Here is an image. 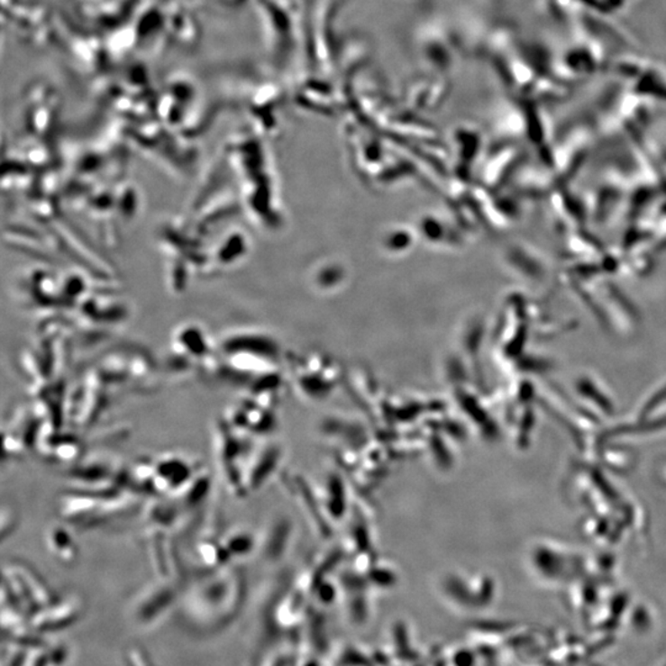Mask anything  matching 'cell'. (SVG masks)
<instances>
[{
  "mask_svg": "<svg viewBox=\"0 0 666 666\" xmlns=\"http://www.w3.org/2000/svg\"><path fill=\"white\" fill-rule=\"evenodd\" d=\"M214 461L221 484L233 497H246L243 483L244 448L243 433L233 430L223 416L214 421L212 428Z\"/></svg>",
  "mask_w": 666,
  "mask_h": 666,
  "instance_id": "cell-1",
  "label": "cell"
},
{
  "mask_svg": "<svg viewBox=\"0 0 666 666\" xmlns=\"http://www.w3.org/2000/svg\"><path fill=\"white\" fill-rule=\"evenodd\" d=\"M108 388L100 380L95 369L67 389L65 420L73 430L87 431L96 426L103 411L108 406Z\"/></svg>",
  "mask_w": 666,
  "mask_h": 666,
  "instance_id": "cell-2",
  "label": "cell"
},
{
  "mask_svg": "<svg viewBox=\"0 0 666 666\" xmlns=\"http://www.w3.org/2000/svg\"><path fill=\"white\" fill-rule=\"evenodd\" d=\"M202 467L188 455L166 452L153 458V491L155 497H172Z\"/></svg>",
  "mask_w": 666,
  "mask_h": 666,
  "instance_id": "cell-3",
  "label": "cell"
},
{
  "mask_svg": "<svg viewBox=\"0 0 666 666\" xmlns=\"http://www.w3.org/2000/svg\"><path fill=\"white\" fill-rule=\"evenodd\" d=\"M42 424L32 406H18L13 410L3 428V444L6 457L22 458L35 450Z\"/></svg>",
  "mask_w": 666,
  "mask_h": 666,
  "instance_id": "cell-4",
  "label": "cell"
},
{
  "mask_svg": "<svg viewBox=\"0 0 666 666\" xmlns=\"http://www.w3.org/2000/svg\"><path fill=\"white\" fill-rule=\"evenodd\" d=\"M5 585L16 601H24L30 607H45L50 605L51 596L45 581L38 572L22 561H9L3 568Z\"/></svg>",
  "mask_w": 666,
  "mask_h": 666,
  "instance_id": "cell-5",
  "label": "cell"
},
{
  "mask_svg": "<svg viewBox=\"0 0 666 666\" xmlns=\"http://www.w3.org/2000/svg\"><path fill=\"white\" fill-rule=\"evenodd\" d=\"M35 450L45 460L66 465L67 468L78 463L85 457V446L77 434L46 426L40 431Z\"/></svg>",
  "mask_w": 666,
  "mask_h": 666,
  "instance_id": "cell-6",
  "label": "cell"
},
{
  "mask_svg": "<svg viewBox=\"0 0 666 666\" xmlns=\"http://www.w3.org/2000/svg\"><path fill=\"white\" fill-rule=\"evenodd\" d=\"M194 564L205 570V574L229 567L233 564L224 548L219 534L207 530L202 532L190 549Z\"/></svg>",
  "mask_w": 666,
  "mask_h": 666,
  "instance_id": "cell-7",
  "label": "cell"
},
{
  "mask_svg": "<svg viewBox=\"0 0 666 666\" xmlns=\"http://www.w3.org/2000/svg\"><path fill=\"white\" fill-rule=\"evenodd\" d=\"M213 477L209 470L205 467H200L196 474L190 478L186 485H183L177 493H174L172 498L183 511L188 514H196V511L205 504L212 491Z\"/></svg>",
  "mask_w": 666,
  "mask_h": 666,
  "instance_id": "cell-8",
  "label": "cell"
},
{
  "mask_svg": "<svg viewBox=\"0 0 666 666\" xmlns=\"http://www.w3.org/2000/svg\"><path fill=\"white\" fill-rule=\"evenodd\" d=\"M46 547L50 554L62 564H73L78 558L79 548L75 535L66 525H52L46 531Z\"/></svg>",
  "mask_w": 666,
  "mask_h": 666,
  "instance_id": "cell-9",
  "label": "cell"
},
{
  "mask_svg": "<svg viewBox=\"0 0 666 666\" xmlns=\"http://www.w3.org/2000/svg\"><path fill=\"white\" fill-rule=\"evenodd\" d=\"M224 548L229 554L231 561L246 557L253 548V540L249 532L235 528L220 535Z\"/></svg>",
  "mask_w": 666,
  "mask_h": 666,
  "instance_id": "cell-10",
  "label": "cell"
},
{
  "mask_svg": "<svg viewBox=\"0 0 666 666\" xmlns=\"http://www.w3.org/2000/svg\"><path fill=\"white\" fill-rule=\"evenodd\" d=\"M16 525H18V517H16L14 508L9 506V505H3L2 514H0V535H2V541H5L6 538L13 534V532L15 531Z\"/></svg>",
  "mask_w": 666,
  "mask_h": 666,
  "instance_id": "cell-11",
  "label": "cell"
}]
</instances>
